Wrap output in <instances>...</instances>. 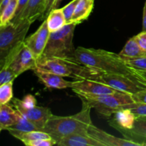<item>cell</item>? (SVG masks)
<instances>
[{
    "label": "cell",
    "mask_w": 146,
    "mask_h": 146,
    "mask_svg": "<svg viewBox=\"0 0 146 146\" xmlns=\"http://www.w3.org/2000/svg\"><path fill=\"white\" fill-rule=\"evenodd\" d=\"M75 57L82 64L99 69L106 74H118L133 77H140L125 60L115 53L104 49L78 47Z\"/></svg>",
    "instance_id": "6da1fadb"
},
{
    "label": "cell",
    "mask_w": 146,
    "mask_h": 146,
    "mask_svg": "<svg viewBox=\"0 0 146 146\" xmlns=\"http://www.w3.org/2000/svg\"><path fill=\"white\" fill-rule=\"evenodd\" d=\"M80 98L82 101V108L80 112L69 116L52 115L46 123L44 131L48 133L56 141V144L68 135L88 133V128L93 124L91 118L92 108L85 99Z\"/></svg>",
    "instance_id": "7a4b0ae2"
},
{
    "label": "cell",
    "mask_w": 146,
    "mask_h": 146,
    "mask_svg": "<svg viewBox=\"0 0 146 146\" xmlns=\"http://www.w3.org/2000/svg\"><path fill=\"white\" fill-rule=\"evenodd\" d=\"M35 69L49 71L63 77H71L75 80L97 81L104 73L99 69L82 64L76 57H39L36 60Z\"/></svg>",
    "instance_id": "3957f363"
},
{
    "label": "cell",
    "mask_w": 146,
    "mask_h": 146,
    "mask_svg": "<svg viewBox=\"0 0 146 146\" xmlns=\"http://www.w3.org/2000/svg\"><path fill=\"white\" fill-rule=\"evenodd\" d=\"M77 24L68 23L62 29L55 32H51L48 42L43 54L40 57H75L74 34Z\"/></svg>",
    "instance_id": "277c9868"
},
{
    "label": "cell",
    "mask_w": 146,
    "mask_h": 146,
    "mask_svg": "<svg viewBox=\"0 0 146 146\" xmlns=\"http://www.w3.org/2000/svg\"><path fill=\"white\" fill-rule=\"evenodd\" d=\"M31 24L29 21H20L0 26V66L13 50L24 42Z\"/></svg>",
    "instance_id": "5b68a950"
},
{
    "label": "cell",
    "mask_w": 146,
    "mask_h": 146,
    "mask_svg": "<svg viewBox=\"0 0 146 146\" xmlns=\"http://www.w3.org/2000/svg\"><path fill=\"white\" fill-rule=\"evenodd\" d=\"M79 97L85 99L91 108L106 117H111L123 109L125 106L135 102L132 95L121 91L97 96H79Z\"/></svg>",
    "instance_id": "8992f818"
},
{
    "label": "cell",
    "mask_w": 146,
    "mask_h": 146,
    "mask_svg": "<svg viewBox=\"0 0 146 146\" xmlns=\"http://www.w3.org/2000/svg\"><path fill=\"white\" fill-rule=\"evenodd\" d=\"M117 91L133 95L146 88V81L141 77H133L123 74L103 73L97 80Z\"/></svg>",
    "instance_id": "52a82bcc"
},
{
    "label": "cell",
    "mask_w": 146,
    "mask_h": 146,
    "mask_svg": "<svg viewBox=\"0 0 146 146\" xmlns=\"http://www.w3.org/2000/svg\"><path fill=\"white\" fill-rule=\"evenodd\" d=\"M36 60L33 53L23 42L9 54L0 66H9L19 76L28 70L35 69Z\"/></svg>",
    "instance_id": "ba28073f"
},
{
    "label": "cell",
    "mask_w": 146,
    "mask_h": 146,
    "mask_svg": "<svg viewBox=\"0 0 146 146\" xmlns=\"http://www.w3.org/2000/svg\"><path fill=\"white\" fill-rule=\"evenodd\" d=\"M71 88L78 96H97L119 91L104 83L92 79L75 80L72 81Z\"/></svg>",
    "instance_id": "9c48e42d"
},
{
    "label": "cell",
    "mask_w": 146,
    "mask_h": 146,
    "mask_svg": "<svg viewBox=\"0 0 146 146\" xmlns=\"http://www.w3.org/2000/svg\"><path fill=\"white\" fill-rule=\"evenodd\" d=\"M50 33L46 19L38 29L24 40V44L29 48L36 58H39L44 52Z\"/></svg>",
    "instance_id": "30bf717a"
},
{
    "label": "cell",
    "mask_w": 146,
    "mask_h": 146,
    "mask_svg": "<svg viewBox=\"0 0 146 146\" xmlns=\"http://www.w3.org/2000/svg\"><path fill=\"white\" fill-rule=\"evenodd\" d=\"M13 106L23 116L37 126L40 131H44L46 123L53 115L50 108L47 107L36 106L31 108H24L17 104H13Z\"/></svg>",
    "instance_id": "8fae6325"
},
{
    "label": "cell",
    "mask_w": 146,
    "mask_h": 146,
    "mask_svg": "<svg viewBox=\"0 0 146 146\" xmlns=\"http://www.w3.org/2000/svg\"><path fill=\"white\" fill-rule=\"evenodd\" d=\"M88 135L101 142L104 146H139L133 141L125 138H120L108 134L106 131L91 125L88 129Z\"/></svg>",
    "instance_id": "7c38bea8"
},
{
    "label": "cell",
    "mask_w": 146,
    "mask_h": 146,
    "mask_svg": "<svg viewBox=\"0 0 146 146\" xmlns=\"http://www.w3.org/2000/svg\"><path fill=\"white\" fill-rule=\"evenodd\" d=\"M124 138L139 146L146 145V116H136L134 125L130 130H118Z\"/></svg>",
    "instance_id": "4fadbf2b"
},
{
    "label": "cell",
    "mask_w": 146,
    "mask_h": 146,
    "mask_svg": "<svg viewBox=\"0 0 146 146\" xmlns=\"http://www.w3.org/2000/svg\"><path fill=\"white\" fill-rule=\"evenodd\" d=\"M33 71L39 81L47 88L65 89L67 88H71L72 81H66L61 76L49 72V71H42L39 69H34Z\"/></svg>",
    "instance_id": "5bb4252c"
},
{
    "label": "cell",
    "mask_w": 146,
    "mask_h": 146,
    "mask_svg": "<svg viewBox=\"0 0 146 146\" xmlns=\"http://www.w3.org/2000/svg\"><path fill=\"white\" fill-rule=\"evenodd\" d=\"M45 7L46 0H29L28 4L22 13L11 21L17 22L20 21H27L32 24L40 17L42 18L45 11Z\"/></svg>",
    "instance_id": "9a60e30c"
},
{
    "label": "cell",
    "mask_w": 146,
    "mask_h": 146,
    "mask_svg": "<svg viewBox=\"0 0 146 146\" xmlns=\"http://www.w3.org/2000/svg\"><path fill=\"white\" fill-rule=\"evenodd\" d=\"M136 115L130 109L123 108L113 114V116L108 120L111 127L118 130H130L133 127Z\"/></svg>",
    "instance_id": "2e32d148"
},
{
    "label": "cell",
    "mask_w": 146,
    "mask_h": 146,
    "mask_svg": "<svg viewBox=\"0 0 146 146\" xmlns=\"http://www.w3.org/2000/svg\"><path fill=\"white\" fill-rule=\"evenodd\" d=\"M56 145L60 146H104L88 133H81L68 135L60 140Z\"/></svg>",
    "instance_id": "e0dca14e"
},
{
    "label": "cell",
    "mask_w": 146,
    "mask_h": 146,
    "mask_svg": "<svg viewBox=\"0 0 146 146\" xmlns=\"http://www.w3.org/2000/svg\"><path fill=\"white\" fill-rule=\"evenodd\" d=\"M20 113L9 104L0 105V130H7L18 122Z\"/></svg>",
    "instance_id": "ac0fdd59"
},
{
    "label": "cell",
    "mask_w": 146,
    "mask_h": 146,
    "mask_svg": "<svg viewBox=\"0 0 146 146\" xmlns=\"http://www.w3.org/2000/svg\"><path fill=\"white\" fill-rule=\"evenodd\" d=\"M94 7V0H79L72 16L71 22L78 25L86 21L92 12Z\"/></svg>",
    "instance_id": "d6986e66"
},
{
    "label": "cell",
    "mask_w": 146,
    "mask_h": 146,
    "mask_svg": "<svg viewBox=\"0 0 146 146\" xmlns=\"http://www.w3.org/2000/svg\"><path fill=\"white\" fill-rule=\"evenodd\" d=\"M118 54L123 59H128L146 56V51H143L140 47L135 36H133L127 41L125 45Z\"/></svg>",
    "instance_id": "ffe728a7"
},
{
    "label": "cell",
    "mask_w": 146,
    "mask_h": 146,
    "mask_svg": "<svg viewBox=\"0 0 146 146\" xmlns=\"http://www.w3.org/2000/svg\"><path fill=\"white\" fill-rule=\"evenodd\" d=\"M46 19L50 32L58 31L67 24L62 9H54Z\"/></svg>",
    "instance_id": "44dd1931"
},
{
    "label": "cell",
    "mask_w": 146,
    "mask_h": 146,
    "mask_svg": "<svg viewBox=\"0 0 146 146\" xmlns=\"http://www.w3.org/2000/svg\"><path fill=\"white\" fill-rule=\"evenodd\" d=\"M8 131L12 136L21 141L24 144L27 142L36 141V140L52 138L48 133L45 132L44 131H32L22 132V131L9 130Z\"/></svg>",
    "instance_id": "7402d4cb"
},
{
    "label": "cell",
    "mask_w": 146,
    "mask_h": 146,
    "mask_svg": "<svg viewBox=\"0 0 146 146\" xmlns=\"http://www.w3.org/2000/svg\"><path fill=\"white\" fill-rule=\"evenodd\" d=\"M19 0H11L5 8L0 12V26H4L11 22L15 17L16 10Z\"/></svg>",
    "instance_id": "603a6c76"
},
{
    "label": "cell",
    "mask_w": 146,
    "mask_h": 146,
    "mask_svg": "<svg viewBox=\"0 0 146 146\" xmlns=\"http://www.w3.org/2000/svg\"><path fill=\"white\" fill-rule=\"evenodd\" d=\"M9 130H14V131H22V132H27V131H40V130L37 128V126H36L32 122L29 121V120L27 119V118H26L25 117L23 116L21 113H20V118L19 119L18 122H17V123L14 124V125L9 127L6 131H9Z\"/></svg>",
    "instance_id": "cb8c5ba5"
},
{
    "label": "cell",
    "mask_w": 146,
    "mask_h": 146,
    "mask_svg": "<svg viewBox=\"0 0 146 146\" xmlns=\"http://www.w3.org/2000/svg\"><path fill=\"white\" fill-rule=\"evenodd\" d=\"M13 99V81L0 85V105L8 104Z\"/></svg>",
    "instance_id": "d4e9b609"
},
{
    "label": "cell",
    "mask_w": 146,
    "mask_h": 146,
    "mask_svg": "<svg viewBox=\"0 0 146 146\" xmlns=\"http://www.w3.org/2000/svg\"><path fill=\"white\" fill-rule=\"evenodd\" d=\"M18 76L9 66L2 67L0 71V85L14 81Z\"/></svg>",
    "instance_id": "484cf974"
},
{
    "label": "cell",
    "mask_w": 146,
    "mask_h": 146,
    "mask_svg": "<svg viewBox=\"0 0 146 146\" xmlns=\"http://www.w3.org/2000/svg\"><path fill=\"white\" fill-rule=\"evenodd\" d=\"M12 104H17L24 108H31L36 106V100L34 96L28 94L24 97L22 100L19 98H13Z\"/></svg>",
    "instance_id": "4316f807"
},
{
    "label": "cell",
    "mask_w": 146,
    "mask_h": 146,
    "mask_svg": "<svg viewBox=\"0 0 146 146\" xmlns=\"http://www.w3.org/2000/svg\"><path fill=\"white\" fill-rule=\"evenodd\" d=\"M126 64L131 68L136 70L146 71V56L139 57L135 58H128L124 59Z\"/></svg>",
    "instance_id": "83f0119b"
},
{
    "label": "cell",
    "mask_w": 146,
    "mask_h": 146,
    "mask_svg": "<svg viewBox=\"0 0 146 146\" xmlns=\"http://www.w3.org/2000/svg\"><path fill=\"white\" fill-rule=\"evenodd\" d=\"M123 108L130 109L136 116H146V104L134 102L125 106Z\"/></svg>",
    "instance_id": "f1b7e54d"
},
{
    "label": "cell",
    "mask_w": 146,
    "mask_h": 146,
    "mask_svg": "<svg viewBox=\"0 0 146 146\" xmlns=\"http://www.w3.org/2000/svg\"><path fill=\"white\" fill-rule=\"evenodd\" d=\"M79 0H72L70 1L68 4L64 7L62 9L63 12H64V16H65L67 24L71 22V19L72 18V16L75 11L76 6L78 4Z\"/></svg>",
    "instance_id": "f546056e"
},
{
    "label": "cell",
    "mask_w": 146,
    "mask_h": 146,
    "mask_svg": "<svg viewBox=\"0 0 146 146\" xmlns=\"http://www.w3.org/2000/svg\"><path fill=\"white\" fill-rule=\"evenodd\" d=\"M27 146H52L56 145V141L53 138L49 139H40L36 141H30L24 143Z\"/></svg>",
    "instance_id": "4dcf8cb0"
},
{
    "label": "cell",
    "mask_w": 146,
    "mask_h": 146,
    "mask_svg": "<svg viewBox=\"0 0 146 146\" xmlns=\"http://www.w3.org/2000/svg\"><path fill=\"white\" fill-rule=\"evenodd\" d=\"M135 38L140 47L143 51H146V31H142V32L135 36Z\"/></svg>",
    "instance_id": "1f68e13d"
},
{
    "label": "cell",
    "mask_w": 146,
    "mask_h": 146,
    "mask_svg": "<svg viewBox=\"0 0 146 146\" xmlns=\"http://www.w3.org/2000/svg\"><path fill=\"white\" fill-rule=\"evenodd\" d=\"M132 97L135 102L146 104V88L133 94Z\"/></svg>",
    "instance_id": "d6a6232c"
},
{
    "label": "cell",
    "mask_w": 146,
    "mask_h": 146,
    "mask_svg": "<svg viewBox=\"0 0 146 146\" xmlns=\"http://www.w3.org/2000/svg\"><path fill=\"white\" fill-rule=\"evenodd\" d=\"M28 2L29 0H19L18 4H17V10H16L15 17H14V19H16L17 17H18L22 13V11H24V9L26 8V7H27Z\"/></svg>",
    "instance_id": "836d02e7"
},
{
    "label": "cell",
    "mask_w": 146,
    "mask_h": 146,
    "mask_svg": "<svg viewBox=\"0 0 146 146\" xmlns=\"http://www.w3.org/2000/svg\"><path fill=\"white\" fill-rule=\"evenodd\" d=\"M56 0H46V7H45V11H44V15H43L41 19H46L50 11L52 9H54V3H55Z\"/></svg>",
    "instance_id": "e575fe53"
},
{
    "label": "cell",
    "mask_w": 146,
    "mask_h": 146,
    "mask_svg": "<svg viewBox=\"0 0 146 146\" xmlns=\"http://www.w3.org/2000/svg\"><path fill=\"white\" fill-rule=\"evenodd\" d=\"M143 31H146V0L145 5L143 7Z\"/></svg>",
    "instance_id": "d590c367"
},
{
    "label": "cell",
    "mask_w": 146,
    "mask_h": 146,
    "mask_svg": "<svg viewBox=\"0 0 146 146\" xmlns=\"http://www.w3.org/2000/svg\"><path fill=\"white\" fill-rule=\"evenodd\" d=\"M10 1L11 0H2V1H0V12L3 11V9L5 8L6 6L9 4Z\"/></svg>",
    "instance_id": "8d00e7d4"
},
{
    "label": "cell",
    "mask_w": 146,
    "mask_h": 146,
    "mask_svg": "<svg viewBox=\"0 0 146 146\" xmlns=\"http://www.w3.org/2000/svg\"><path fill=\"white\" fill-rule=\"evenodd\" d=\"M135 71H136L137 74H138L141 78H142L143 79H144L146 81V71H141V70H136V69H135Z\"/></svg>",
    "instance_id": "74e56055"
},
{
    "label": "cell",
    "mask_w": 146,
    "mask_h": 146,
    "mask_svg": "<svg viewBox=\"0 0 146 146\" xmlns=\"http://www.w3.org/2000/svg\"><path fill=\"white\" fill-rule=\"evenodd\" d=\"M63 0H56L55 3H54V9H56L58 8V7L59 6V4H61V2ZM53 10V9H52Z\"/></svg>",
    "instance_id": "f35d334b"
},
{
    "label": "cell",
    "mask_w": 146,
    "mask_h": 146,
    "mask_svg": "<svg viewBox=\"0 0 146 146\" xmlns=\"http://www.w3.org/2000/svg\"><path fill=\"white\" fill-rule=\"evenodd\" d=\"M2 1V0H0V1Z\"/></svg>",
    "instance_id": "ab89813d"
}]
</instances>
